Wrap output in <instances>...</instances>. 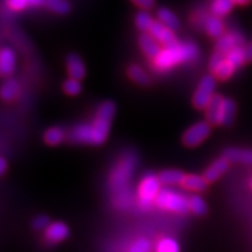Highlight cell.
<instances>
[{
	"instance_id": "74e56055",
	"label": "cell",
	"mask_w": 252,
	"mask_h": 252,
	"mask_svg": "<svg viewBox=\"0 0 252 252\" xmlns=\"http://www.w3.org/2000/svg\"><path fill=\"white\" fill-rule=\"evenodd\" d=\"M28 5H31V6H43V5H46V0H28Z\"/></svg>"
},
{
	"instance_id": "5bb4252c",
	"label": "cell",
	"mask_w": 252,
	"mask_h": 252,
	"mask_svg": "<svg viewBox=\"0 0 252 252\" xmlns=\"http://www.w3.org/2000/svg\"><path fill=\"white\" fill-rule=\"evenodd\" d=\"M15 69V54L12 49L2 48L0 52V72L2 76H9Z\"/></svg>"
},
{
	"instance_id": "277c9868",
	"label": "cell",
	"mask_w": 252,
	"mask_h": 252,
	"mask_svg": "<svg viewBox=\"0 0 252 252\" xmlns=\"http://www.w3.org/2000/svg\"><path fill=\"white\" fill-rule=\"evenodd\" d=\"M156 204L163 210L186 214L189 210L188 198H186L182 194L175 193L169 189H161L156 198Z\"/></svg>"
},
{
	"instance_id": "4dcf8cb0",
	"label": "cell",
	"mask_w": 252,
	"mask_h": 252,
	"mask_svg": "<svg viewBox=\"0 0 252 252\" xmlns=\"http://www.w3.org/2000/svg\"><path fill=\"white\" fill-rule=\"evenodd\" d=\"M158 252H179V245L174 239L165 238L160 242L157 249Z\"/></svg>"
},
{
	"instance_id": "ffe728a7",
	"label": "cell",
	"mask_w": 252,
	"mask_h": 252,
	"mask_svg": "<svg viewBox=\"0 0 252 252\" xmlns=\"http://www.w3.org/2000/svg\"><path fill=\"white\" fill-rule=\"evenodd\" d=\"M236 113V103L234 99L224 97L222 106V115H220V125L230 126L234 123Z\"/></svg>"
},
{
	"instance_id": "44dd1931",
	"label": "cell",
	"mask_w": 252,
	"mask_h": 252,
	"mask_svg": "<svg viewBox=\"0 0 252 252\" xmlns=\"http://www.w3.org/2000/svg\"><path fill=\"white\" fill-rule=\"evenodd\" d=\"M19 94H20V86H19L18 81L14 80V78H8L2 84L1 98L6 100V102H11V100L18 98Z\"/></svg>"
},
{
	"instance_id": "d6a6232c",
	"label": "cell",
	"mask_w": 252,
	"mask_h": 252,
	"mask_svg": "<svg viewBox=\"0 0 252 252\" xmlns=\"http://www.w3.org/2000/svg\"><path fill=\"white\" fill-rule=\"evenodd\" d=\"M150 249H151V245L149 243V241H147V239L141 238V239H138V241L132 245L128 252H150Z\"/></svg>"
},
{
	"instance_id": "9a60e30c",
	"label": "cell",
	"mask_w": 252,
	"mask_h": 252,
	"mask_svg": "<svg viewBox=\"0 0 252 252\" xmlns=\"http://www.w3.org/2000/svg\"><path fill=\"white\" fill-rule=\"evenodd\" d=\"M223 157L229 162H239L245 165H252V151L241 149H228L224 151Z\"/></svg>"
},
{
	"instance_id": "5b68a950",
	"label": "cell",
	"mask_w": 252,
	"mask_h": 252,
	"mask_svg": "<svg viewBox=\"0 0 252 252\" xmlns=\"http://www.w3.org/2000/svg\"><path fill=\"white\" fill-rule=\"evenodd\" d=\"M217 78L214 75H206L198 83V87L193 96V104L196 109L206 110L207 105L215 96L214 91L216 88Z\"/></svg>"
},
{
	"instance_id": "3957f363",
	"label": "cell",
	"mask_w": 252,
	"mask_h": 252,
	"mask_svg": "<svg viewBox=\"0 0 252 252\" xmlns=\"http://www.w3.org/2000/svg\"><path fill=\"white\" fill-rule=\"evenodd\" d=\"M160 186L161 182L159 176L154 175L153 173H149L140 181L139 188H138V203L143 209H149L153 202H156L158 194L160 193Z\"/></svg>"
},
{
	"instance_id": "83f0119b",
	"label": "cell",
	"mask_w": 252,
	"mask_h": 252,
	"mask_svg": "<svg viewBox=\"0 0 252 252\" xmlns=\"http://www.w3.org/2000/svg\"><path fill=\"white\" fill-rule=\"evenodd\" d=\"M46 6L58 14H67L70 11V5L65 0H46Z\"/></svg>"
},
{
	"instance_id": "60d3db41",
	"label": "cell",
	"mask_w": 252,
	"mask_h": 252,
	"mask_svg": "<svg viewBox=\"0 0 252 252\" xmlns=\"http://www.w3.org/2000/svg\"><path fill=\"white\" fill-rule=\"evenodd\" d=\"M251 187H252V181H251Z\"/></svg>"
},
{
	"instance_id": "7402d4cb",
	"label": "cell",
	"mask_w": 252,
	"mask_h": 252,
	"mask_svg": "<svg viewBox=\"0 0 252 252\" xmlns=\"http://www.w3.org/2000/svg\"><path fill=\"white\" fill-rule=\"evenodd\" d=\"M127 75L132 81H134L135 83L139 84V86L147 87L151 84V77L149 76V74H147L143 68H140L139 65H130L127 69Z\"/></svg>"
},
{
	"instance_id": "e575fe53",
	"label": "cell",
	"mask_w": 252,
	"mask_h": 252,
	"mask_svg": "<svg viewBox=\"0 0 252 252\" xmlns=\"http://www.w3.org/2000/svg\"><path fill=\"white\" fill-rule=\"evenodd\" d=\"M7 5L13 11H21L28 6V0H7Z\"/></svg>"
},
{
	"instance_id": "cb8c5ba5",
	"label": "cell",
	"mask_w": 252,
	"mask_h": 252,
	"mask_svg": "<svg viewBox=\"0 0 252 252\" xmlns=\"http://www.w3.org/2000/svg\"><path fill=\"white\" fill-rule=\"evenodd\" d=\"M64 138L65 132L62 127H59V126L50 127L45 133V141L50 146H56V145L61 144L64 140Z\"/></svg>"
},
{
	"instance_id": "ab89813d",
	"label": "cell",
	"mask_w": 252,
	"mask_h": 252,
	"mask_svg": "<svg viewBox=\"0 0 252 252\" xmlns=\"http://www.w3.org/2000/svg\"><path fill=\"white\" fill-rule=\"evenodd\" d=\"M250 1H251V0H235V4L243 6V5L250 4Z\"/></svg>"
},
{
	"instance_id": "4316f807",
	"label": "cell",
	"mask_w": 252,
	"mask_h": 252,
	"mask_svg": "<svg viewBox=\"0 0 252 252\" xmlns=\"http://www.w3.org/2000/svg\"><path fill=\"white\" fill-rule=\"evenodd\" d=\"M245 47H236L226 55V60L231 63L234 67L237 69L241 67L243 63H245V52H244Z\"/></svg>"
},
{
	"instance_id": "e0dca14e",
	"label": "cell",
	"mask_w": 252,
	"mask_h": 252,
	"mask_svg": "<svg viewBox=\"0 0 252 252\" xmlns=\"http://www.w3.org/2000/svg\"><path fill=\"white\" fill-rule=\"evenodd\" d=\"M157 17L162 25H165L166 27H168L169 30H172L173 32L174 31H178L179 28H180V21H179V19L176 15L173 13L171 9L168 8H160L159 11L157 12Z\"/></svg>"
},
{
	"instance_id": "8992f818",
	"label": "cell",
	"mask_w": 252,
	"mask_h": 252,
	"mask_svg": "<svg viewBox=\"0 0 252 252\" xmlns=\"http://www.w3.org/2000/svg\"><path fill=\"white\" fill-rule=\"evenodd\" d=\"M210 126L212 125L208 122H198L196 124L191 125L184 133L182 143L187 147L198 146V145L202 144L209 137L210 131H212Z\"/></svg>"
},
{
	"instance_id": "4fadbf2b",
	"label": "cell",
	"mask_w": 252,
	"mask_h": 252,
	"mask_svg": "<svg viewBox=\"0 0 252 252\" xmlns=\"http://www.w3.org/2000/svg\"><path fill=\"white\" fill-rule=\"evenodd\" d=\"M69 230L67 225L61 222H56L50 224L46 229V239L49 243H59V242L64 241L68 237Z\"/></svg>"
},
{
	"instance_id": "6da1fadb",
	"label": "cell",
	"mask_w": 252,
	"mask_h": 252,
	"mask_svg": "<svg viewBox=\"0 0 252 252\" xmlns=\"http://www.w3.org/2000/svg\"><path fill=\"white\" fill-rule=\"evenodd\" d=\"M137 166V156L126 152L113 166L109 178V188L112 195V203L119 210H126L132 204L130 182Z\"/></svg>"
},
{
	"instance_id": "52a82bcc",
	"label": "cell",
	"mask_w": 252,
	"mask_h": 252,
	"mask_svg": "<svg viewBox=\"0 0 252 252\" xmlns=\"http://www.w3.org/2000/svg\"><path fill=\"white\" fill-rule=\"evenodd\" d=\"M236 47H245V39L243 34L239 32H230L217 40L215 52L226 56Z\"/></svg>"
},
{
	"instance_id": "b9f144b4",
	"label": "cell",
	"mask_w": 252,
	"mask_h": 252,
	"mask_svg": "<svg viewBox=\"0 0 252 252\" xmlns=\"http://www.w3.org/2000/svg\"><path fill=\"white\" fill-rule=\"evenodd\" d=\"M213 1H214V0H213Z\"/></svg>"
},
{
	"instance_id": "484cf974",
	"label": "cell",
	"mask_w": 252,
	"mask_h": 252,
	"mask_svg": "<svg viewBox=\"0 0 252 252\" xmlns=\"http://www.w3.org/2000/svg\"><path fill=\"white\" fill-rule=\"evenodd\" d=\"M153 24L154 20L152 15H151L147 11H145V9L138 12L137 15H135V25H137V27L139 28L140 31H143L144 33L150 32L151 27L153 26Z\"/></svg>"
},
{
	"instance_id": "7a4b0ae2",
	"label": "cell",
	"mask_w": 252,
	"mask_h": 252,
	"mask_svg": "<svg viewBox=\"0 0 252 252\" xmlns=\"http://www.w3.org/2000/svg\"><path fill=\"white\" fill-rule=\"evenodd\" d=\"M197 56L198 48L195 43L179 42L171 48L162 49L161 53L154 59V65L159 70H168L180 63L194 61Z\"/></svg>"
},
{
	"instance_id": "1f68e13d",
	"label": "cell",
	"mask_w": 252,
	"mask_h": 252,
	"mask_svg": "<svg viewBox=\"0 0 252 252\" xmlns=\"http://www.w3.org/2000/svg\"><path fill=\"white\" fill-rule=\"evenodd\" d=\"M225 60H226V56L225 55L220 54V53L215 52V50H214L212 58H210V61H209V69H210V71H212V72L215 71V69L219 67V65L223 61H225Z\"/></svg>"
},
{
	"instance_id": "2e32d148",
	"label": "cell",
	"mask_w": 252,
	"mask_h": 252,
	"mask_svg": "<svg viewBox=\"0 0 252 252\" xmlns=\"http://www.w3.org/2000/svg\"><path fill=\"white\" fill-rule=\"evenodd\" d=\"M204 28H206L208 35L213 37V39L219 40L220 36H223L225 34L223 21L220 20V17H216V15L208 17L206 24H204Z\"/></svg>"
},
{
	"instance_id": "7c38bea8",
	"label": "cell",
	"mask_w": 252,
	"mask_h": 252,
	"mask_svg": "<svg viewBox=\"0 0 252 252\" xmlns=\"http://www.w3.org/2000/svg\"><path fill=\"white\" fill-rule=\"evenodd\" d=\"M67 69L70 78L81 81L82 78L86 76V67L82 59L77 54H69L67 58Z\"/></svg>"
},
{
	"instance_id": "8d00e7d4",
	"label": "cell",
	"mask_w": 252,
	"mask_h": 252,
	"mask_svg": "<svg viewBox=\"0 0 252 252\" xmlns=\"http://www.w3.org/2000/svg\"><path fill=\"white\" fill-rule=\"evenodd\" d=\"M244 52H245V62H251L252 61V42L249 43L248 46H245Z\"/></svg>"
},
{
	"instance_id": "ac0fdd59",
	"label": "cell",
	"mask_w": 252,
	"mask_h": 252,
	"mask_svg": "<svg viewBox=\"0 0 252 252\" xmlns=\"http://www.w3.org/2000/svg\"><path fill=\"white\" fill-rule=\"evenodd\" d=\"M159 180L161 185L165 186H176L182 185L184 182L186 174H184L181 171H176V169H166V171L160 172Z\"/></svg>"
},
{
	"instance_id": "d6986e66",
	"label": "cell",
	"mask_w": 252,
	"mask_h": 252,
	"mask_svg": "<svg viewBox=\"0 0 252 252\" xmlns=\"http://www.w3.org/2000/svg\"><path fill=\"white\" fill-rule=\"evenodd\" d=\"M208 182L204 176L201 175H195V174H189L186 175L182 186L188 190L193 191H204L208 188Z\"/></svg>"
},
{
	"instance_id": "836d02e7",
	"label": "cell",
	"mask_w": 252,
	"mask_h": 252,
	"mask_svg": "<svg viewBox=\"0 0 252 252\" xmlns=\"http://www.w3.org/2000/svg\"><path fill=\"white\" fill-rule=\"evenodd\" d=\"M32 224H33V228L36 230L47 229L50 225L48 217H46V216H37L36 219H34Z\"/></svg>"
},
{
	"instance_id": "d4e9b609",
	"label": "cell",
	"mask_w": 252,
	"mask_h": 252,
	"mask_svg": "<svg viewBox=\"0 0 252 252\" xmlns=\"http://www.w3.org/2000/svg\"><path fill=\"white\" fill-rule=\"evenodd\" d=\"M236 68L230 63L228 60L223 61L215 69V71L213 72V75L215 76L217 80L220 81H225L228 80L234 75Z\"/></svg>"
},
{
	"instance_id": "9c48e42d",
	"label": "cell",
	"mask_w": 252,
	"mask_h": 252,
	"mask_svg": "<svg viewBox=\"0 0 252 252\" xmlns=\"http://www.w3.org/2000/svg\"><path fill=\"white\" fill-rule=\"evenodd\" d=\"M224 97L220 94H215L210 103L206 108V118L210 125H220V115Z\"/></svg>"
},
{
	"instance_id": "ba28073f",
	"label": "cell",
	"mask_w": 252,
	"mask_h": 252,
	"mask_svg": "<svg viewBox=\"0 0 252 252\" xmlns=\"http://www.w3.org/2000/svg\"><path fill=\"white\" fill-rule=\"evenodd\" d=\"M149 33L152 34L158 42L161 43L165 48H171V47H174L179 43L174 35V32L166 27L165 25H162L160 21H154Z\"/></svg>"
},
{
	"instance_id": "f1b7e54d",
	"label": "cell",
	"mask_w": 252,
	"mask_h": 252,
	"mask_svg": "<svg viewBox=\"0 0 252 252\" xmlns=\"http://www.w3.org/2000/svg\"><path fill=\"white\" fill-rule=\"evenodd\" d=\"M189 210H191L196 215H203L207 212V204L200 196H190L188 198Z\"/></svg>"
},
{
	"instance_id": "d590c367",
	"label": "cell",
	"mask_w": 252,
	"mask_h": 252,
	"mask_svg": "<svg viewBox=\"0 0 252 252\" xmlns=\"http://www.w3.org/2000/svg\"><path fill=\"white\" fill-rule=\"evenodd\" d=\"M132 1H133L135 5L139 6L140 8L145 9V11L152 9L154 7V5H156V1H154V0H132Z\"/></svg>"
},
{
	"instance_id": "8fae6325",
	"label": "cell",
	"mask_w": 252,
	"mask_h": 252,
	"mask_svg": "<svg viewBox=\"0 0 252 252\" xmlns=\"http://www.w3.org/2000/svg\"><path fill=\"white\" fill-rule=\"evenodd\" d=\"M229 161L225 159L224 157L220 158L214 161L212 165L207 168V171L204 172L203 176L206 178V180L208 182H214L216 180H219L220 176L228 171L229 168Z\"/></svg>"
},
{
	"instance_id": "f35d334b",
	"label": "cell",
	"mask_w": 252,
	"mask_h": 252,
	"mask_svg": "<svg viewBox=\"0 0 252 252\" xmlns=\"http://www.w3.org/2000/svg\"><path fill=\"white\" fill-rule=\"evenodd\" d=\"M0 172H1V174H4L6 172V160L4 158H1L0 159Z\"/></svg>"
},
{
	"instance_id": "603a6c76",
	"label": "cell",
	"mask_w": 252,
	"mask_h": 252,
	"mask_svg": "<svg viewBox=\"0 0 252 252\" xmlns=\"http://www.w3.org/2000/svg\"><path fill=\"white\" fill-rule=\"evenodd\" d=\"M235 5V0H214L212 4V13L220 18L224 17L231 12Z\"/></svg>"
},
{
	"instance_id": "f546056e",
	"label": "cell",
	"mask_w": 252,
	"mask_h": 252,
	"mask_svg": "<svg viewBox=\"0 0 252 252\" xmlns=\"http://www.w3.org/2000/svg\"><path fill=\"white\" fill-rule=\"evenodd\" d=\"M63 90L67 94L70 96H76L82 91V84L81 81L75 80V78H69L63 83Z\"/></svg>"
},
{
	"instance_id": "30bf717a",
	"label": "cell",
	"mask_w": 252,
	"mask_h": 252,
	"mask_svg": "<svg viewBox=\"0 0 252 252\" xmlns=\"http://www.w3.org/2000/svg\"><path fill=\"white\" fill-rule=\"evenodd\" d=\"M139 46L145 55L149 56L151 59H156L158 55L161 53V48H160V43L158 42L152 34H150L149 32L143 33L139 36Z\"/></svg>"
}]
</instances>
